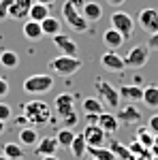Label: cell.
<instances>
[{
    "label": "cell",
    "instance_id": "obj_46",
    "mask_svg": "<svg viewBox=\"0 0 158 160\" xmlns=\"http://www.w3.org/2000/svg\"><path fill=\"white\" fill-rule=\"evenodd\" d=\"M88 160H94V158H88Z\"/></svg>",
    "mask_w": 158,
    "mask_h": 160
},
{
    "label": "cell",
    "instance_id": "obj_18",
    "mask_svg": "<svg viewBox=\"0 0 158 160\" xmlns=\"http://www.w3.org/2000/svg\"><path fill=\"white\" fill-rule=\"evenodd\" d=\"M118 92H120V98H124L126 102H139V100H143V88L133 83V86H120L118 88Z\"/></svg>",
    "mask_w": 158,
    "mask_h": 160
},
{
    "label": "cell",
    "instance_id": "obj_34",
    "mask_svg": "<svg viewBox=\"0 0 158 160\" xmlns=\"http://www.w3.org/2000/svg\"><path fill=\"white\" fill-rule=\"evenodd\" d=\"M13 0H0V22H4L9 17V9H11Z\"/></svg>",
    "mask_w": 158,
    "mask_h": 160
},
{
    "label": "cell",
    "instance_id": "obj_30",
    "mask_svg": "<svg viewBox=\"0 0 158 160\" xmlns=\"http://www.w3.org/2000/svg\"><path fill=\"white\" fill-rule=\"evenodd\" d=\"M0 66H4V68H17L19 66V56L11 49L2 51L0 53Z\"/></svg>",
    "mask_w": 158,
    "mask_h": 160
},
{
    "label": "cell",
    "instance_id": "obj_13",
    "mask_svg": "<svg viewBox=\"0 0 158 160\" xmlns=\"http://www.w3.org/2000/svg\"><path fill=\"white\" fill-rule=\"evenodd\" d=\"M34 154L41 156V158H45V156H54V154H58V139L56 137H43V139H38V143L34 145Z\"/></svg>",
    "mask_w": 158,
    "mask_h": 160
},
{
    "label": "cell",
    "instance_id": "obj_27",
    "mask_svg": "<svg viewBox=\"0 0 158 160\" xmlns=\"http://www.w3.org/2000/svg\"><path fill=\"white\" fill-rule=\"evenodd\" d=\"M137 141H139L145 149H152L154 148V141H156V135H154L147 126H141V128L137 130Z\"/></svg>",
    "mask_w": 158,
    "mask_h": 160
},
{
    "label": "cell",
    "instance_id": "obj_25",
    "mask_svg": "<svg viewBox=\"0 0 158 160\" xmlns=\"http://www.w3.org/2000/svg\"><path fill=\"white\" fill-rule=\"evenodd\" d=\"M45 17H49V7L47 4H41V2H32V7H30V13H28V19H32V22H43Z\"/></svg>",
    "mask_w": 158,
    "mask_h": 160
},
{
    "label": "cell",
    "instance_id": "obj_1",
    "mask_svg": "<svg viewBox=\"0 0 158 160\" xmlns=\"http://www.w3.org/2000/svg\"><path fill=\"white\" fill-rule=\"evenodd\" d=\"M24 118L26 122L34 124V126H41V124H47L49 118H51V107H49L45 100H30L24 105Z\"/></svg>",
    "mask_w": 158,
    "mask_h": 160
},
{
    "label": "cell",
    "instance_id": "obj_43",
    "mask_svg": "<svg viewBox=\"0 0 158 160\" xmlns=\"http://www.w3.org/2000/svg\"><path fill=\"white\" fill-rule=\"evenodd\" d=\"M152 149H154V154L158 156V137H156V141H154V148H152Z\"/></svg>",
    "mask_w": 158,
    "mask_h": 160
},
{
    "label": "cell",
    "instance_id": "obj_21",
    "mask_svg": "<svg viewBox=\"0 0 158 160\" xmlns=\"http://www.w3.org/2000/svg\"><path fill=\"white\" fill-rule=\"evenodd\" d=\"M69 152H71V156H73L75 160H81L88 154V143H85V139L81 132H77L73 139V143H71V148H69Z\"/></svg>",
    "mask_w": 158,
    "mask_h": 160
},
{
    "label": "cell",
    "instance_id": "obj_36",
    "mask_svg": "<svg viewBox=\"0 0 158 160\" xmlns=\"http://www.w3.org/2000/svg\"><path fill=\"white\" fill-rule=\"evenodd\" d=\"M128 149H130V154H137V156H139V154H145V156H147V149L143 148V145H141L139 141L130 143V145H128Z\"/></svg>",
    "mask_w": 158,
    "mask_h": 160
},
{
    "label": "cell",
    "instance_id": "obj_24",
    "mask_svg": "<svg viewBox=\"0 0 158 160\" xmlns=\"http://www.w3.org/2000/svg\"><path fill=\"white\" fill-rule=\"evenodd\" d=\"M41 28H43V34L45 37H56L58 32L62 30V22L58 19V17H45L43 22H41Z\"/></svg>",
    "mask_w": 158,
    "mask_h": 160
},
{
    "label": "cell",
    "instance_id": "obj_40",
    "mask_svg": "<svg viewBox=\"0 0 158 160\" xmlns=\"http://www.w3.org/2000/svg\"><path fill=\"white\" fill-rule=\"evenodd\" d=\"M107 2H109L111 7H122V4H124L126 0H107Z\"/></svg>",
    "mask_w": 158,
    "mask_h": 160
},
{
    "label": "cell",
    "instance_id": "obj_3",
    "mask_svg": "<svg viewBox=\"0 0 158 160\" xmlns=\"http://www.w3.org/2000/svg\"><path fill=\"white\" fill-rule=\"evenodd\" d=\"M51 88H54V77L47 73H37V75H30V77L24 79V92L32 94V96L47 94Z\"/></svg>",
    "mask_w": 158,
    "mask_h": 160
},
{
    "label": "cell",
    "instance_id": "obj_42",
    "mask_svg": "<svg viewBox=\"0 0 158 160\" xmlns=\"http://www.w3.org/2000/svg\"><path fill=\"white\" fill-rule=\"evenodd\" d=\"M34 2H41V4H47V7H49V4H51L54 0H34Z\"/></svg>",
    "mask_w": 158,
    "mask_h": 160
},
{
    "label": "cell",
    "instance_id": "obj_38",
    "mask_svg": "<svg viewBox=\"0 0 158 160\" xmlns=\"http://www.w3.org/2000/svg\"><path fill=\"white\" fill-rule=\"evenodd\" d=\"M147 128H150V130L158 137V113H156V115H152V118L147 120Z\"/></svg>",
    "mask_w": 158,
    "mask_h": 160
},
{
    "label": "cell",
    "instance_id": "obj_23",
    "mask_svg": "<svg viewBox=\"0 0 158 160\" xmlns=\"http://www.w3.org/2000/svg\"><path fill=\"white\" fill-rule=\"evenodd\" d=\"M19 143L24 145V148H34L38 143V132L34 128H30V126H24V128H19Z\"/></svg>",
    "mask_w": 158,
    "mask_h": 160
},
{
    "label": "cell",
    "instance_id": "obj_7",
    "mask_svg": "<svg viewBox=\"0 0 158 160\" xmlns=\"http://www.w3.org/2000/svg\"><path fill=\"white\" fill-rule=\"evenodd\" d=\"M111 28H115L124 38H130L133 32H135V22L126 11H120L118 9V11L111 13Z\"/></svg>",
    "mask_w": 158,
    "mask_h": 160
},
{
    "label": "cell",
    "instance_id": "obj_14",
    "mask_svg": "<svg viewBox=\"0 0 158 160\" xmlns=\"http://www.w3.org/2000/svg\"><path fill=\"white\" fill-rule=\"evenodd\" d=\"M32 2H34V0H13L11 9H9V17H11V19H17V22H22L24 17H28Z\"/></svg>",
    "mask_w": 158,
    "mask_h": 160
},
{
    "label": "cell",
    "instance_id": "obj_8",
    "mask_svg": "<svg viewBox=\"0 0 158 160\" xmlns=\"http://www.w3.org/2000/svg\"><path fill=\"white\" fill-rule=\"evenodd\" d=\"M81 135H84L88 148H100V145L105 143V139H107V132H105L98 124H88Z\"/></svg>",
    "mask_w": 158,
    "mask_h": 160
},
{
    "label": "cell",
    "instance_id": "obj_28",
    "mask_svg": "<svg viewBox=\"0 0 158 160\" xmlns=\"http://www.w3.org/2000/svg\"><path fill=\"white\" fill-rule=\"evenodd\" d=\"M141 102L145 107H150V109H158V86L143 88V100Z\"/></svg>",
    "mask_w": 158,
    "mask_h": 160
},
{
    "label": "cell",
    "instance_id": "obj_37",
    "mask_svg": "<svg viewBox=\"0 0 158 160\" xmlns=\"http://www.w3.org/2000/svg\"><path fill=\"white\" fill-rule=\"evenodd\" d=\"M145 45L150 47V51H158V32L150 34V38H147V43H145Z\"/></svg>",
    "mask_w": 158,
    "mask_h": 160
},
{
    "label": "cell",
    "instance_id": "obj_2",
    "mask_svg": "<svg viewBox=\"0 0 158 160\" xmlns=\"http://www.w3.org/2000/svg\"><path fill=\"white\" fill-rule=\"evenodd\" d=\"M81 66H84V62L79 60V56H64V53H60V56H56V58L49 60L51 73L60 75V77H71V75H75Z\"/></svg>",
    "mask_w": 158,
    "mask_h": 160
},
{
    "label": "cell",
    "instance_id": "obj_11",
    "mask_svg": "<svg viewBox=\"0 0 158 160\" xmlns=\"http://www.w3.org/2000/svg\"><path fill=\"white\" fill-rule=\"evenodd\" d=\"M100 66H103L105 71H109V73H122V71L126 68L124 58H122V56H118L115 51H109V49L100 56Z\"/></svg>",
    "mask_w": 158,
    "mask_h": 160
},
{
    "label": "cell",
    "instance_id": "obj_32",
    "mask_svg": "<svg viewBox=\"0 0 158 160\" xmlns=\"http://www.w3.org/2000/svg\"><path fill=\"white\" fill-rule=\"evenodd\" d=\"M111 152L115 154V158H120V160H133L130 149L124 148V145H122V143H118V141H113V143H111Z\"/></svg>",
    "mask_w": 158,
    "mask_h": 160
},
{
    "label": "cell",
    "instance_id": "obj_19",
    "mask_svg": "<svg viewBox=\"0 0 158 160\" xmlns=\"http://www.w3.org/2000/svg\"><path fill=\"white\" fill-rule=\"evenodd\" d=\"M81 15H84L85 19H88V24L92 22H98L100 17H103V7L98 4V2H94V0H90V2H85L84 7H81Z\"/></svg>",
    "mask_w": 158,
    "mask_h": 160
},
{
    "label": "cell",
    "instance_id": "obj_16",
    "mask_svg": "<svg viewBox=\"0 0 158 160\" xmlns=\"http://www.w3.org/2000/svg\"><path fill=\"white\" fill-rule=\"evenodd\" d=\"M98 126L107 132V135H113V132H118V128H120V120H118V115H113L109 111H103V113H98Z\"/></svg>",
    "mask_w": 158,
    "mask_h": 160
},
{
    "label": "cell",
    "instance_id": "obj_31",
    "mask_svg": "<svg viewBox=\"0 0 158 160\" xmlns=\"http://www.w3.org/2000/svg\"><path fill=\"white\" fill-rule=\"evenodd\" d=\"M75 135H77V132H73V128H60L54 137L58 139V145H60V148H71Z\"/></svg>",
    "mask_w": 158,
    "mask_h": 160
},
{
    "label": "cell",
    "instance_id": "obj_26",
    "mask_svg": "<svg viewBox=\"0 0 158 160\" xmlns=\"http://www.w3.org/2000/svg\"><path fill=\"white\" fill-rule=\"evenodd\" d=\"M2 154L7 156L9 160H22L26 156L24 152V145L22 143H4V148H2Z\"/></svg>",
    "mask_w": 158,
    "mask_h": 160
},
{
    "label": "cell",
    "instance_id": "obj_10",
    "mask_svg": "<svg viewBox=\"0 0 158 160\" xmlns=\"http://www.w3.org/2000/svg\"><path fill=\"white\" fill-rule=\"evenodd\" d=\"M54 109H56V113H58L60 120L66 118L69 113L75 111V96L71 94V92H62V94H58L56 100H54Z\"/></svg>",
    "mask_w": 158,
    "mask_h": 160
},
{
    "label": "cell",
    "instance_id": "obj_44",
    "mask_svg": "<svg viewBox=\"0 0 158 160\" xmlns=\"http://www.w3.org/2000/svg\"><path fill=\"white\" fill-rule=\"evenodd\" d=\"M4 128H7V124H4V122H0V135L4 132Z\"/></svg>",
    "mask_w": 158,
    "mask_h": 160
},
{
    "label": "cell",
    "instance_id": "obj_20",
    "mask_svg": "<svg viewBox=\"0 0 158 160\" xmlns=\"http://www.w3.org/2000/svg\"><path fill=\"white\" fill-rule=\"evenodd\" d=\"M81 109H84L85 115H98L105 111V105L98 96H88V98L81 100Z\"/></svg>",
    "mask_w": 158,
    "mask_h": 160
},
{
    "label": "cell",
    "instance_id": "obj_12",
    "mask_svg": "<svg viewBox=\"0 0 158 160\" xmlns=\"http://www.w3.org/2000/svg\"><path fill=\"white\" fill-rule=\"evenodd\" d=\"M51 38H54V45L60 49V53H64V56H77V53H79V45H77L69 34L58 32L56 37H51Z\"/></svg>",
    "mask_w": 158,
    "mask_h": 160
},
{
    "label": "cell",
    "instance_id": "obj_15",
    "mask_svg": "<svg viewBox=\"0 0 158 160\" xmlns=\"http://www.w3.org/2000/svg\"><path fill=\"white\" fill-rule=\"evenodd\" d=\"M115 115H118L120 124H137L139 120H141V111L137 109L133 102H128V105L120 107V111H118Z\"/></svg>",
    "mask_w": 158,
    "mask_h": 160
},
{
    "label": "cell",
    "instance_id": "obj_4",
    "mask_svg": "<svg viewBox=\"0 0 158 160\" xmlns=\"http://www.w3.org/2000/svg\"><path fill=\"white\" fill-rule=\"evenodd\" d=\"M62 17H64V22L71 26V30L75 32H88V19H85L84 15H81V9H77L73 4V0H66L64 2V7H62Z\"/></svg>",
    "mask_w": 158,
    "mask_h": 160
},
{
    "label": "cell",
    "instance_id": "obj_9",
    "mask_svg": "<svg viewBox=\"0 0 158 160\" xmlns=\"http://www.w3.org/2000/svg\"><path fill=\"white\" fill-rule=\"evenodd\" d=\"M139 26L141 30H145L147 34H154L158 32V11L147 7V9H141L139 11Z\"/></svg>",
    "mask_w": 158,
    "mask_h": 160
},
{
    "label": "cell",
    "instance_id": "obj_45",
    "mask_svg": "<svg viewBox=\"0 0 158 160\" xmlns=\"http://www.w3.org/2000/svg\"><path fill=\"white\" fill-rule=\"evenodd\" d=\"M0 160H9V158H7V156H4V154H0Z\"/></svg>",
    "mask_w": 158,
    "mask_h": 160
},
{
    "label": "cell",
    "instance_id": "obj_22",
    "mask_svg": "<svg viewBox=\"0 0 158 160\" xmlns=\"http://www.w3.org/2000/svg\"><path fill=\"white\" fill-rule=\"evenodd\" d=\"M22 32H24V37L28 38V41H41V38L45 37V34H43L41 24H38V22H32V19H28V22L24 24Z\"/></svg>",
    "mask_w": 158,
    "mask_h": 160
},
{
    "label": "cell",
    "instance_id": "obj_29",
    "mask_svg": "<svg viewBox=\"0 0 158 160\" xmlns=\"http://www.w3.org/2000/svg\"><path fill=\"white\" fill-rule=\"evenodd\" d=\"M88 156L94 160H118L115 154L111 152V148H105V145H100V148H88Z\"/></svg>",
    "mask_w": 158,
    "mask_h": 160
},
{
    "label": "cell",
    "instance_id": "obj_39",
    "mask_svg": "<svg viewBox=\"0 0 158 160\" xmlns=\"http://www.w3.org/2000/svg\"><path fill=\"white\" fill-rule=\"evenodd\" d=\"M9 94V81L4 77H0V98H4Z\"/></svg>",
    "mask_w": 158,
    "mask_h": 160
},
{
    "label": "cell",
    "instance_id": "obj_17",
    "mask_svg": "<svg viewBox=\"0 0 158 160\" xmlns=\"http://www.w3.org/2000/svg\"><path fill=\"white\" fill-rule=\"evenodd\" d=\"M124 41H126V38L122 37L115 28H107V30L103 32V43H105V47L109 51H118L122 45H124Z\"/></svg>",
    "mask_w": 158,
    "mask_h": 160
},
{
    "label": "cell",
    "instance_id": "obj_6",
    "mask_svg": "<svg viewBox=\"0 0 158 160\" xmlns=\"http://www.w3.org/2000/svg\"><path fill=\"white\" fill-rule=\"evenodd\" d=\"M147 60H150V47L145 43H139V45L130 47V51L124 58V64H126V68H143Z\"/></svg>",
    "mask_w": 158,
    "mask_h": 160
},
{
    "label": "cell",
    "instance_id": "obj_35",
    "mask_svg": "<svg viewBox=\"0 0 158 160\" xmlns=\"http://www.w3.org/2000/svg\"><path fill=\"white\" fill-rule=\"evenodd\" d=\"M62 122H64V128H73L75 124L79 122V118H77V113H69V115H66V118H62Z\"/></svg>",
    "mask_w": 158,
    "mask_h": 160
},
{
    "label": "cell",
    "instance_id": "obj_5",
    "mask_svg": "<svg viewBox=\"0 0 158 160\" xmlns=\"http://www.w3.org/2000/svg\"><path fill=\"white\" fill-rule=\"evenodd\" d=\"M96 96L103 100V105H107L109 109H120V92L118 88H113L109 81L105 79H96Z\"/></svg>",
    "mask_w": 158,
    "mask_h": 160
},
{
    "label": "cell",
    "instance_id": "obj_41",
    "mask_svg": "<svg viewBox=\"0 0 158 160\" xmlns=\"http://www.w3.org/2000/svg\"><path fill=\"white\" fill-rule=\"evenodd\" d=\"M41 160H60V158H58V156L54 154V156H45V158H41Z\"/></svg>",
    "mask_w": 158,
    "mask_h": 160
},
{
    "label": "cell",
    "instance_id": "obj_33",
    "mask_svg": "<svg viewBox=\"0 0 158 160\" xmlns=\"http://www.w3.org/2000/svg\"><path fill=\"white\" fill-rule=\"evenodd\" d=\"M11 118H13V109L7 105V102H0V122L7 124Z\"/></svg>",
    "mask_w": 158,
    "mask_h": 160
}]
</instances>
